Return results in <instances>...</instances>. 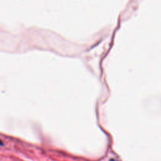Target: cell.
I'll return each instance as SVG.
<instances>
[{"label":"cell","mask_w":161,"mask_h":161,"mask_svg":"<svg viewBox=\"0 0 161 161\" xmlns=\"http://www.w3.org/2000/svg\"><path fill=\"white\" fill-rule=\"evenodd\" d=\"M0 145H2V142H1V140H0Z\"/></svg>","instance_id":"cell-1"}]
</instances>
